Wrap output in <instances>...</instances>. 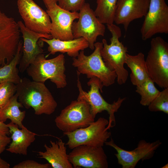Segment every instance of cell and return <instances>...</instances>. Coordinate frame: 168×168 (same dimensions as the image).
Here are the masks:
<instances>
[{"instance_id":"cell-11","label":"cell","mask_w":168,"mask_h":168,"mask_svg":"<svg viewBox=\"0 0 168 168\" xmlns=\"http://www.w3.org/2000/svg\"><path fill=\"white\" fill-rule=\"evenodd\" d=\"M141 29L145 40L158 33H168V6L165 0H149L147 12Z\"/></svg>"},{"instance_id":"cell-7","label":"cell","mask_w":168,"mask_h":168,"mask_svg":"<svg viewBox=\"0 0 168 168\" xmlns=\"http://www.w3.org/2000/svg\"><path fill=\"white\" fill-rule=\"evenodd\" d=\"M95 119L88 102L77 99L62 110L54 121L58 128L66 133L86 127L95 121Z\"/></svg>"},{"instance_id":"cell-27","label":"cell","mask_w":168,"mask_h":168,"mask_svg":"<svg viewBox=\"0 0 168 168\" xmlns=\"http://www.w3.org/2000/svg\"><path fill=\"white\" fill-rule=\"evenodd\" d=\"M16 85L9 82L0 83V108L4 105L16 92Z\"/></svg>"},{"instance_id":"cell-13","label":"cell","mask_w":168,"mask_h":168,"mask_svg":"<svg viewBox=\"0 0 168 168\" xmlns=\"http://www.w3.org/2000/svg\"><path fill=\"white\" fill-rule=\"evenodd\" d=\"M161 143L159 140L151 143L141 140L136 148L128 151L116 145L112 138L110 141L105 143L106 145L112 147L116 151L117 153L114 155L122 168H134L139 161H143L151 159Z\"/></svg>"},{"instance_id":"cell-21","label":"cell","mask_w":168,"mask_h":168,"mask_svg":"<svg viewBox=\"0 0 168 168\" xmlns=\"http://www.w3.org/2000/svg\"><path fill=\"white\" fill-rule=\"evenodd\" d=\"M125 64L131 70L130 80L133 85L139 86L150 78L144 55L142 53L135 55L127 54Z\"/></svg>"},{"instance_id":"cell-16","label":"cell","mask_w":168,"mask_h":168,"mask_svg":"<svg viewBox=\"0 0 168 168\" xmlns=\"http://www.w3.org/2000/svg\"><path fill=\"white\" fill-rule=\"evenodd\" d=\"M17 23L23 40L18 69L20 72H23L38 55L44 53L41 46L38 44L39 40L42 38L50 39L52 37L50 34L40 33L30 30L25 27L22 21H19Z\"/></svg>"},{"instance_id":"cell-6","label":"cell","mask_w":168,"mask_h":168,"mask_svg":"<svg viewBox=\"0 0 168 168\" xmlns=\"http://www.w3.org/2000/svg\"><path fill=\"white\" fill-rule=\"evenodd\" d=\"M145 61L150 78L160 87L168 88V43L160 36L152 38Z\"/></svg>"},{"instance_id":"cell-3","label":"cell","mask_w":168,"mask_h":168,"mask_svg":"<svg viewBox=\"0 0 168 168\" xmlns=\"http://www.w3.org/2000/svg\"><path fill=\"white\" fill-rule=\"evenodd\" d=\"M65 64V56L63 54L46 59L43 53L36 57L26 71L33 81L44 83L49 79L57 88H63L67 85Z\"/></svg>"},{"instance_id":"cell-24","label":"cell","mask_w":168,"mask_h":168,"mask_svg":"<svg viewBox=\"0 0 168 168\" xmlns=\"http://www.w3.org/2000/svg\"><path fill=\"white\" fill-rule=\"evenodd\" d=\"M118 0H96L95 14L104 24L111 25L114 18Z\"/></svg>"},{"instance_id":"cell-29","label":"cell","mask_w":168,"mask_h":168,"mask_svg":"<svg viewBox=\"0 0 168 168\" xmlns=\"http://www.w3.org/2000/svg\"><path fill=\"white\" fill-rule=\"evenodd\" d=\"M13 168H50L51 165L48 163L41 164L34 160H27L14 165Z\"/></svg>"},{"instance_id":"cell-5","label":"cell","mask_w":168,"mask_h":168,"mask_svg":"<svg viewBox=\"0 0 168 168\" xmlns=\"http://www.w3.org/2000/svg\"><path fill=\"white\" fill-rule=\"evenodd\" d=\"M77 87L79 91V95L77 99L85 100L89 104L90 107L91 112L95 118L99 113L104 111H107L109 114V124L107 127L108 130L114 126L115 119L114 113L117 112L122 103L126 98L119 97L117 101L112 104L107 102L100 94V91L102 92L103 86L100 80L96 77L91 78L87 83L90 88L88 92L83 90L80 81V74L77 72Z\"/></svg>"},{"instance_id":"cell-25","label":"cell","mask_w":168,"mask_h":168,"mask_svg":"<svg viewBox=\"0 0 168 168\" xmlns=\"http://www.w3.org/2000/svg\"><path fill=\"white\" fill-rule=\"evenodd\" d=\"M150 78L141 85L137 86L136 91L141 96L140 104L148 106L157 96L160 91L155 86Z\"/></svg>"},{"instance_id":"cell-23","label":"cell","mask_w":168,"mask_h":168,"mask_svg":"<svg viewBox=\"0 0 168 168\" xmlns=\"http://www.w3.org/2000/svg\"><path fill=\"white\" fill-rule=\"evenodd\" d=\"M22 45L23 41L21 40L13 58L8 64L0 68V83L9 82L16 85L20 82L21 78L19 75V71L17 66L21 57Z\"/></svg>"},{"instance_id":"cell-28","label":"cell","mask_w":168,"mask_h":168,"mask_svg":"<svg viewBox=\"0 0 168 168\" xmlns=\"http://www.w3.org/2000/svg\"><path fill=\"white\" fill-rule=\"evenodd\" d=\"M86 0H58L57 4L61 8L72 12H78Z\"/></svg>"},{"instance_id":"cell-9","label":"cell","mask_w":168,"mask_h":168,"mask_svg":"<svg viewBox=\"0 0 168 168\" xmlns=\"http://www.w3.org/2000/svg\"><path fill=\"white\" fill-rule=\"evenodd\" d=\"M77 21H74L72 31L74 39L85 38L91 50L95 49L94 44L99 36L104 35L105 27L95 14L90 4L85 2L79 11Z\"/></svg>"},{"instance_id":"cell-32","label":"cell","mask_w":168,"mask_h":168,"mask_svg":"<svg viewBox=\"0 0 168 168\" xmlns=\"http://www.w3.org/2000/svg\"><path fill=\"white\" fill-rule=\"evenodd\" d=\"M0 132L4 133L7 135L10 133L9 129L7 125V124L1 122H0Z\"/></svg>"},{"instance_id":"cell-15","label":"cell","mask_w":168,"mask_h":168,"mask_svg":"<svg viewBox=\"0 0 168 168\" xmlns=\"http://www.w3.org/2000/svg\"><path fill=\"white\" fill-rule=\"evenodd\" d=\"M46 12L51 20L50 34L52 38L62 40L73 39L72 26L74 21L78 18L79 12L64 9L57 4Z\"/></svg>"},{"instance_id":"cell-18","label":"cell","mask_w":168,"mask_h":168,"mask_svg":"<svg viewBox=\"0 0 168 168\" xmlns=\"http://www.w3.org/2000/svg\"><path fill=\"white\" fill-rule=\"evenodd\" d=\"M51 145L45 144L44 152H36L39 157L46 160L53 168H72L68 158L65 144L61 139L55 142L50 141Z\"/></svg>"},{"instance_id":"cell-22","label":"cell","mask_w":168,"mask_h":168,"mask_svg":"<svg viewBox=\"0 0 168 168\" xmlns=\"http://www.w3.org/2000/svg\"><path fill=\"white\" fill-rule=\"evenodd\" d=\"M22 105L18 100L16 94L3 106L0 108V122L4 123L9 119L11 122L21 128L24 126L22 122L26 115V111H21L20 108Z\"/></svg>"},{"instance_id":"cell-31","label":"cell","mask_w":168,"mask_h":168,"mask_svg":"<svg viewBox=\"0 0 168 168\" xmlns=\"http://www.w3.org/2000/svg\"><path fill=\"white\" fill-rule=\"evenodd\" d=\"M47 10L52 7L55 4H57L58 0H42Z\"/></svg>"},{"instance_id":"cell-1","label":"cell","mask_w":168,"mask_h":168,"mask_svg":"<svg viewBox=\"0 0 168 168\" xmlns=\"http://www.w3.org/2000/svg\"><path fill=\"white\" fill-rule=\"evenodd\" d=\"M16 85L18 100L23 107L32 108L37 115H50L54 112L57 103L44 83L25 77Z\"/></svg>"},{"instance_id":"cell-20","label":"cell","mask_w":168,"mask_h":168,"mask_svg":"<svg viewBox=\"0 0 168 168\" xmlns=\"http://www.w3.org/2000/svg\"><path fill=\"white\" fill-rule=\"evenodd\" d=\"M40 40L47 43L48 46V51L50 54L54 55L57 52L66 53L70 57L76 58L80 51L84 50L89 47V44L83 37H80L68 40H62L52 38L50 39L44 38Z\"/></svg>"},{"instance_id":"cell-30","label":"cell","mask_w":168,"mask_h":168,"mask_svg":"<svg viewBox=\"0 0 168 168\" xmlns=\"http://www.w3.org/2000/svg\"><path fill=\"white\" fill-rule=\"evenodd\" d=\"M11 142V138L4 133L0 132V155L5 149L6 146Z\"/></svg>"},{"instance_id":"cell-12","label":"cell","mask_w":168,"mask_h":168,"mask_svg":"<svg viewBox=\"0 0 168 168\" xmlns=\"http://www.w3.org/2000/svg\"><path fill=\"white\" fill-rule=\"evenodd\" d=\"M17 6L26 27L37 33L50 34L51 22L46 11L33 0H17Z\"/></svg>"},{"instance_id":"cell-26","label":"cell","mask_w":168,"mask_h":168,"mask_svg":"<svg viewBox=\"0 0 168 168\" xmlns=\"http://www.w3.org/2000/svg\"><path fill=\"white\" fill-rule=\"evenodd\" d=\"M148 106V109L151 111H162L168 114V88L160 91Z\"/></svg>"},{"instance_id":"cell-33","label":"cell","mask_w":168,"mask_h":168,"mask_svg":"<svg viewBox=\"0 0 168 168\" xmlns=\"http://www.w3.org/2000/svg\"><path fill=\"white\" fill-rule=\"evenodd\" d=\"M10 164L0 157V168H9Z\"/></svg>"},{"instance_id":"cell-14","label":"cell","mask_w":168,"mask_h":168,"mask_svg":"<svg viewBox=\"0 0 168 168\" xmlns=\"http://www.w3.org/2000/svg\"><path fill=\"white\" fill-rule=\"evenodd\" d=\"M74 168H107V156L102 147L80 145L72 149L68 154Z\"/></svg>"},{"instance_id":"cell-10","label":"cell","mask_w":168,"mask_h":168,"mask_svg":"<svg viewBox=\"0 0 168 168\" xmlns=\"http://www.w3.org/2000/svg\"><path fill=\"white\" fill-rule=\"evenodd\" d=\"M20 33L17 22L0 10V68L14 58L21 40Z\"/></svg>"},{"instance_id":"cell-17","label":"cell","mask_w":168,"mask_h":168,"mask_svg":"<svg viewBox=\"0 0 168 168\" xmlns=\"http://www.w3.org/2000/svg\"><path fill=\"white\" fill-rule=\"evenodd\" d=\"M149 4V0H118L114 22L126 31L132 21L145 16Z\"/></svg>"},{"instance_id":"cell-2","label":"cell","mask_w":168,"mask_h":168,"mask_svg":"<svg viewBox=\"0 0 168 168\" xmlns=\"http://www.w3.org/2000/svg\"><path fill=\"white\" fill-rule=\"evenodd\" d=\"M107 26L111 35L110 43L108 44L105 39L102 40L100 54L106 66L115 72L117 82L121 85L126 82L128 77V72L124 66L128 48L119 40L122 35L120 28L114 24Z\"/></svg>"},{"instance_id":"cell-19","label":"cell","mask_w":168,"mask_h":168,"mask_svg":"<svg viewBox=\"0 0 168 168\" xmlns=\"http://www.w3.org/2000/svg\"><path fill=\"white\" fill-rule=\"evenodd\" d=\"M12 141L6 150L11 153L26 155L27 148L35 140L37 134L28 130L24 126L21 129L11 122L7 124Z\"/></svg>"},{"instance_id":"cell-4","label":"cell","mask_w":168,"mask_h":168,"mask_svg":"<svg viewBox=\"0 0 168 168\" xmlns=\"http://www.w3.org/2000/svg\"><path fill=\"white\" fill-rule=\"evenodd\" d=\"M103 46L102 42H96L94 51L88 56L85 54L84 50L80 51L77 57L72 58V65L80 74L86 75L88 78L96 77L103 86H109L114 83L117 75L106 66L102 59L100 50Z\"/></svg>"},{"instance_id":"cell-8","label":"cell","mask_w":168,"mask_h":168,"mask_svg":"<svg viewBox=\"0 0 168 168\" xmlns=\"http://www.w3.org/2000/svg\"><path fill=\"white\" fill-rule=\"evenodd\" d=\"M108 124V120L100 117L86 127L63 133L68 138L65 145L71 149L80 145L103 147L111 135L107 129Z\"/></svg>"},{"instance_id":"cell-34","label":"cell","mask_w":168,"mask_h":168,"mask_svg":"<svg viewBox=\"0 0 168 168\" xmlns=\"http://www.w3.org/2000/svg\"><path fill=\"white\" fill-rule=\"evenodd\" d=\"M161 168H168V163L166 164V165H165L164 166H163Z\"/></svg>"}]
</instances>
